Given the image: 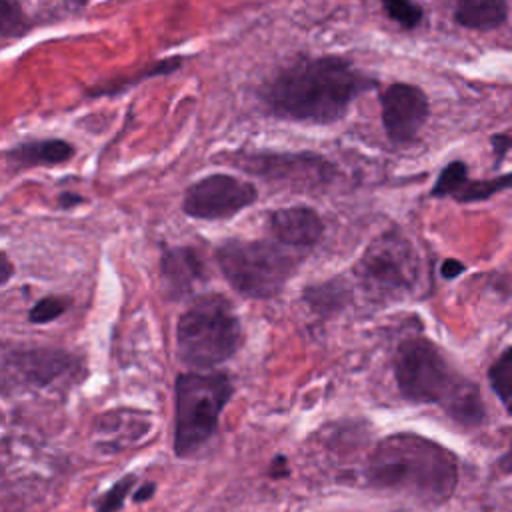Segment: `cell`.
<instances>
[{"label":"cell","mask_w":512,"mask_h":512,"mask_svg":"<svg viewBox=\"0 0 512 512\" xmlns=\"http://www.w3.org/2000/svg\"><path fill=\"white\" fill-rule=\"evenodd\" d=\"M370 80L350 60L326 54L298 58L270 78L260 98L270 114L290 122L332 124L350 108Z\"/></svg>","instance_id":"cell-1"},{"label":"cell","mask_w":512,"mask_h":512,"mask_svg":"<svg viewBox=\"0 0 512 512\" xmlns=\"http://www.w3.org/2000/svg\"><path fill=\"white\" fill-rule=\"evenodd\" d=\"M368 480L380 490L438 506L456 490L458 460L446 446L430 438L398 432L374 448L368 460Z\"/></svg>","instance_id":"cell-2"},{"label":"cell","mask_w":512,"mask_h":512,"mask_svg":"<svg viewBox=\"0 0 512 512\" xmlns=\"http://www.w3.org/2000/svg\"><path fill=\"white\" fill-rule=\"evenodd\" d=\"M394 376L408 400L438 404L464 428H476L484 422L486 410L478 386L460 376L434 342L420 336L400 342L394 356Z\"/></svg>","instance_id":"cell-3"},{"label":"cell","mask_w":512,"mask_h":512,"mask_svg":"<svg viewBox=\"0 0 512 512\" xmlns=\"http://www.w3.org/2000/svg\"><path fill=\"white\" fill-rule=\"evenodd\" d=\"M240 344V320L222 294L196 298L178 320L176 350L190 368H214L232 358Z\"/></svg>","instance_id":"cell-4"},{"label":"cell","mask_w":512,"mask_h":512,"mask_svg":"<svg viewBox=\"0 0 512 512\" xmlns=\"http://www.w3.org/2000/svg\"><path fill=\"white\" fill-rule=\"evenodd\" d=\"M232 394L224 372H184L174 384V452L192 456L214 434Z\"/></svg>","instance_id":"cell-5"},{"label":"cell","mask_w":512,"mask_h":512,"mask_svg":"<svg viewBox=\"0 0 512 512\" xmlns=\"http://www.w3.org/2000/svg\"><path fill=\"white\" fill-rule=\"evenodd\" d=\"M214 256L228 284L248 298L276 296L298 262L286 246L274 240L230 238L216 248Z\"/></svg>","instance_id":"cell-6"},{"label":"cell","mask_w":512,"mask_h":512,"mask_svg":"<svg viewBox=\"0 0 512 512\" xmlns=\"http://www.w3.org/2000/svg\"><path fill=\"white\" fill-rule=\"evenodd\" d=\"M356 276L374 296H398L414 282L410 244L392 232L374 238L356 264Z\"/></svg>","instance_id":"cell-7"},{"label":"cell","mask_w":512,"mask_h":512,"mask_svg":"<svg viewBox=\"0 0 512 512\" xmlns=\"http://www.w3.org/2000/svg\"><path fill=\"white\" fill-rule=\"evenodd\" d=\"M254 184L232 174H208L186 188L182 210L196 220H226L256 202Z\"/></svg>","instance_id":"cell-8"},{"label":"cell","mask_w":512,"mask_h":512,"mask_svg":"<svg viewBox=\"0 0 512 512\" xmlns=\"http://www.w3.org/2000/svg\"><path fill=\"white\" fill-rule=\"evenodd\" d=\"M238 166L268 180L284 182L290 188L312 190L332 182L334 166L312 152H256L238 154Z\"/></svg>","instance_id":"cell-9"},{"label":"cell","mask_w":512,"mask_h":512,"mask_svg":"<svg viewBox=\"0 0 512 512\" xmlns=\"http://www.w3.org/2000/svg\"><path fill=\"white\" fill-rule=\"evenodd\" d=\"M382 126L394 144L412 142L428 118L426 94L406 82H394L380 94Z\"/></svg>","instance_id":"cell-10"},{"label":"cell","mask_w":512,"mask_h":512,"mask_svg":"<svg viewBox=\"0 0 512 512\" xmlns=\"http://www.w3.org/2000/svg\"><path fill=\"white\" fill-rule=\"evenodd\" d=\"M266 230L274 242L286 248L308 250L322 238L324 224L314 208L298 204L274 210L266 220Z\"/></svg>","instance_id":"cell-11"},{"label":"cell","mask_w":512,"mask_h":512,"mask_svg":"<svg viewBox=\"0 0 512 512\" xmlns=\"http://www.w3.org/2000/svg\"><path fill=\"white\" fill-rule=\"evenodd\" d=\"M74 368V360L62 350L30 348L12 350L4 354V376L12 374L24 384H50L58 376L68 374Z\"/></svg>","instance_id":"cell-12"},{"label":"cell","mask_w":512,"mask_h":512,"mask_svg":"<svg viewBox=\"0 0 512 512\" xmlns=\"http://www.w3.org/2000/svg\"><path fill=\"white\" fill-rule=\"evenodd\" d=\"M206 268L200 252L192 246L170 248L160 258V286L172 300L190 296L204 282Z\"/></svg>","instance_id":"cell-13"},{"label":"cell","mask_w":512,"mask_h":512,"mask_svg":"<svg viewBox=\"0 0 512 512\" xmlns=\"http://www.w3.org/2000/svg\"><path fill=\"white\" fill-rule=\"evenodd\" d=\"M74 156V146L60 138L30 140L6 150V160L14 168H36V166H56L68 162Z\"/></svg>","instance_id":"cell-14"},{"label":"cell","mask_w":512,"mask_h":512,"mask_svg":"<svg viewBox=\"0 0 512 512\" xmlns=\"http://www.w3.org/2000/svg\"><path fill=\"white\" fill-rule=\"evenodd\" d=\"M508 18V6L504 0H456L454 20L456 24L472 30H494Z\"/></svg>","instance_id":"cell-15"},{"label":"cell","mask_w":512,"mask_h":512,"mask_svg":"<svg viewBox=\"0 0 512 512\" xmlns=\"http://www.w3.org/2000/svg\"><path fill=\"white\" fill-rule=\"evenodd\" d=\"M488 382L492 392L512 416V346H508L488 368Z\"/></svg>","instance_id":"cell-16"},{"label":"cell","mask_w":512,"mask_h":512,"mask_svg":"<svg viewBox=\"0 0 512 512\" xmlns=\"http://www.w3.org/2000/svg\"><path fill=\"white\" fill-rule=\"evenodd\" d=\"M508 188H512V172L488 180H468L452 198L458 202H480Z\"/></svg>","instance_id":"cell-17"},{"label":"cell","mask_w":512,"mask_h":512,"mask_svg":"<svg viewBox=\"0 0 512 512\" xmlns=\"http://www.w3.org/2000/svg\"><path fill=\"white\" fill-rule=\"evenodd\" d=\"M468 182V170L466 164L460 160H454L442 168L438 174L434 186H432V196L444 198V196H454L464 184Z\"/></svg>","instance_id":"cell-18"},{"label":"cell","mask_w":512,"mask_h":512,"mask_svg":"<svg viewBox=\"0 0 512 512\" xmlns=\"http://www.w3.org/2000/svg\"><path fill=\"white\" fill-rule=\"evenodd\" d=\"M30 28V22L16 0H0V36L2 40L18 38Z\"/></svg>","instance_id":"cell-19"},{"label":"cell","mask_w":512,"mask_h":512,"mask_svg":"<svg viewBox=\"0 0 512 512\" xmlns=\"http://www.w3.org/2000/svg\"><path fill=\"white\" fill-rule=\"evenodd\" d=\"M384 12L402 28H416L422 22V8L414 0H382Z\"/></svg>","instance_id":"cell-20"},{"label":"cell","mask_w":512,"mask_h":512,"mask_svg":"<svg viewBox=\"0 0 512 512\" xmlns=\"http://www.w3.org/2000/svg\"><path fill=\"white\" fill-rule=\"evenodd\" d=\"M134 480H136L134 474H126L116 484H112V488H108L104 492V496L98 500L96 512H116V510H120L128 492L134 486Z\"/></svg>","instance_id":"cell-21"},{"label":"cell","mask_w":512,"mask_h":512,"mask_svg":"<svg viewBox=\"0 0 512 512\" xmlns=\"http://www.w3.org/2000/svg\"><path fill=\"white\" fill-rule=\"evenodd\" d=\"M66 300L60 296H44L40 298L28 312V320L34 324H46L56 320L66 310Z\"/></svg>","instance_id":"cell-22"},{"label":"cell","mask_w":512,"mask_h":512,"mask_svg":"<svg viewBox=\"0 0 512 512\" xmlns=\"http://www.w3.org/2000/svg\"><path fill=\"white\" fill-rule=\"evenodd\" d=\"M490 146L496 154V166L502 162V158L512 150V134H494L490 138Z\"/></svg>","instance_id":"cell-23"},{"label":"cell","mask_w":512,"mask_h":512,"mask_svg":"<svg viewBox=\"0 0 512 512\" xmlns=\"http://www.w3.org/2000/svg\"><path fill=\"white\" fill-rule=\"evenodd\" d=\"M464 270H466V266H464L460 260H454V258L444 260L442 266H440V274H442L446 280H452V278L460 276Z\"/></svg>","instance_id":"cell-24"},{"label":"cell","mask_w":512,"mask_h":512,"mask_svg":"<svg viewBox=\"0 0 512 512\" xmlns=\"http://www.w3.org/2000/svg\"><path fill=\"white\" fill-rule=\"evenodd\" d=\"M154 490H156V484L144 482V484L134 492V502H146V500H150L152 494H154Z\"/></svg>","instance_id":"cell-25"},{"label":"cell","mask_w":512,"mask_h":512,"mask_svg":"<svg viewBox=\"0 0 512 512\" xmlns=\"http://www.w3.org/2000/svg\"><path fill=\"white\" fill-rule=\"evenodd\" d=\"M288 474V466H286V460L282 456H278L274 462H272V476H286Z\"/></svg>","instance_id":"cell-26"},{"label":"cell","mask_w":512,"mask_h":512,"mask_svg":"<svg viewBox=\"0 0 512 512\" xmlns=\"http://www.w3.org/2000/svg\"><path fill=\"white\" fill-rule=\"evenodd\" d=\"M10 274H12V264H10L8 256H6V254H2V276H0L2 284H6V282L10 280Z\"/></svg>","instance_id":"cell-27"},{"label":"cell","mask_w":512,"mask_h":512,"mask_svg":"<svg viewBox=\"0 0 512 512\" xmlns=\"http://www.w3.org/2000/svg\"><path fill=\"white\" fill-rule=\"evenodd\" d=\"M78 202H82V198L78 194H62L60 196L62 206H72V204H78Z\"/></svg>","instance_id":"cell-28"},{"label":"cell","mask_w":512,"mask_h":512,"mask_svg":"<svg viewBox=\"0 0 512 512\" xmlns=\"http://www.w3.org/2000/svg\"><path fill=\"white\" fill-rule=\"evenodd\" d=\"M76 4H84V2H88V0H74Z\"/></svg>","instance_id":"cell-29"}]
</instances>
